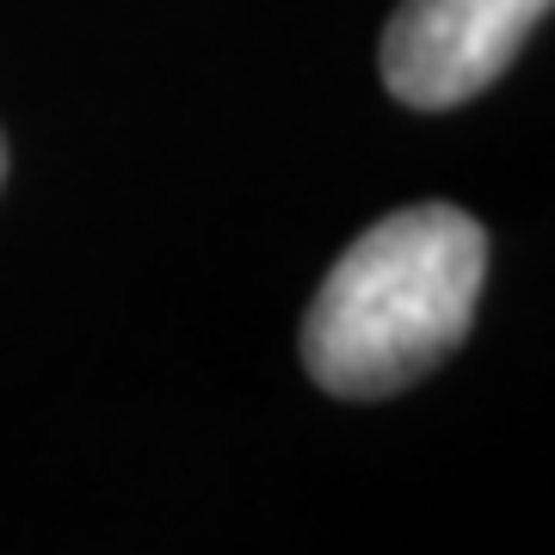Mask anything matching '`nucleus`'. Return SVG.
<instances>
[{"label": "nucleus", "mask_w": 555, "mask_h": 555, "mask_svg": "<svg viewBox=\"0 0 555 555\" xmlns=\"http://www.w3.org/2000/svg\"><path fill=\"white\" fill-rule=\"evenodd\" d=\"M488 235L456 204H408L334 259L302 315V371L339 401H389L469 339Z\"/></svg>", "instance_id": "1"}, {"label": "nucleus", "mask_w": 555, "mask_h": 555, "mask_svg": "<svg viewBox=\"0 0 555 555\" xmlns=\"http://www.w3.org/2000/svg\"><path fill=\"white\" fill-rule=\"evenodd\" d=\"M555 0H401L383 25V87L408 112H451L488 93Z\"/></svg>", "instance_id": "2"}, {"label": "nucleus", "mask_w": 555, "mask_h": 555, "mask_svg": "<svg viewBox=\"0 0 555 555\" xmlns=\"http://www.w3.org/2000/svg\"><path fill=\"white\" fill-rule=\"evenodd\" d=\"M7 167H13V160H7V137H0V192H7Z\"/></svg>", "instance_id": "3"}]
</instances>
